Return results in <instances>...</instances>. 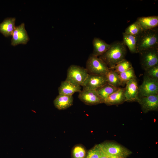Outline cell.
I'll return each instance as SVG.
<instances>
[{"label":"cell","instance_id":"1","mask_svg":"<svg viewBox=\"0 0 158 158\" xmlns=\"http://www.w3.org/2000/svg\"><path fill=\"white\" fill-rule=\"evenodd\" d=\"M126 53V45L123 42L116 41L111 44L109 49L98 57L109 68L125 59Z\"/></svg>","mask_w":158,"mask_h":158},{"label":"cell","instance_id":"2","mask_svg":"<svg viewBox=\"0 0 158 158\" xmlns=\"http://www.w3.org/2000/svg\"><path fill=\"white\" fill-rule=\"evenodd\" d=\"M137 47L138 53L147 49L158 47L157 28L143 31L138 37Z\"/></svg>","mask_w":158,"mask_h":158},{"label":"cell","instance_id":"3","mask_svg":"<svg viewBox=\"0 0 158 158\" xmlns=\"http://www.w3.org/2000/svg\"><path fill=\"white\" fill-rule=\"evenodd\" d=\"M88 75L86 68L72 65L67 69L66 80L76 86L83 87Z\"/></svg>","mask_w":158,"mask_h":158},{"label":"cell","instance_id":"4","mask_svg":"<svg viewBox=\"0 0 158 158\" xmlns=\"http://www.w3.org/2000/svg\"><path fill=\"white\" fill-rule=\"evenodd\" d=\"M86 66L89 74L105 75L109 69L103 61L92 54L87 61Z\"/></svg>","mask_w":158,"mask_h":158},{"label":"cell","instance_id":"5","mask_svg":"<svg viewBox=\"0 0 158 158\" xmlns=\"http://www.w3.org/2000/svg\"><path fill=\"white\" fill-rule=\"evenodd\" d=\"M98 145L101 150L105 154L118 158H125L132 153L129 150L114 142H107Z\"/></svg>","mask_w":158,"mask_h":158},{"label":"cell","instance_id":"6","mask_svg":"<svg viewBox=\"0 0 158 158\" xmlns=\"http://www.w3.org/2000/svg\"><path fill=\"white\" fill-rule=\"evenodd\" d=\"M139 53L141 66L145 71L158 65V47L145 50Z\"/></svg>","mask_w":158,"mask_h":158},{"label":"cell","instance_id":"7","mask_svg":"<svg viewBox=\"0 0 158 158\" xmlns=\"http://www.w3.org/2000/svg\"><path fill=\"white\" fill-rule=\"evenodd\" d=\"M158 95V80L147 75L138 87L139 98Z\"/></svg>","mask_w":158,"mask_h":158},{"label":"cell","instance_id":"8","mask_svg":"<svg viewBox=\"0 0 158 158\" xmlns=\"http://www.w3.org/2000/svg\"><path fill=\"white\" fill-rule=\"evenodd\" d=\"M78 97L86 105H95L103 103L96 90H90L84 87L79 92Z\"/></svg>","mask_w":158,"mask_h":158},{"label":"cell","instance_id":"9","mask_svg":"<svg viewBox=\"0 0 158 158\" xmlns=\"http://www.w3.org/2000/svg\"><path fill=\"white\" fill-rule=\"evenodd\" d=\"M12 36L11 44L13 46L20 44H26L30 40L23 23L16 27Z\"/></svg>","mask_w":158,"mask_h":158},{"label":"cell","instance_id":"10","mask_svg":"<svg viewBox=\"0 0 158 158\" xmlns=\"http://www.w3.org/2000/svg\"><path fill=\"white\" fill-rule=\"evenodd\" d=\"M107 83L104 75L89 74L83 87L90 90H96Z\"/></svg>","mask_w":158,"mask_h":158},{"label":"cell","instance_id":"11","mask_svg":"<svg viewBox=\"0 0 158 158\" xmlns=\"http://www.w3.org/2000/svg\"><path fill=\"white\" fill-rule=\"evenodd\" d=\"M137 102L144 112L157 110L158 108V95L139 98Z\"/></svg>","mask_w":158,"mask_h":158},{"label":"cell","instance_id":"12","mask_svg":"<svg viewBox=\"0 0 158 158\" xmlns=\"http://www.w3.org/2000/svg\"><path fill=\"white\" fill-rule=\"evenodd\" d=\"M126 84L124 91L126 101H137L139 99L138 87L136 78L130 80Z\"/></svg>","mask_w":158,"mask_h":158},{"label":"cell","instance_id":"13","mask_svg":"<svg viewBox=\"0 0 158 158\" xmlns=\"http://www.w3.org/2000/svg\"><path fill=\"white\" fill-rule=\"evenodd\" d=\"M73 96L59 94L54 99L53 103L55 107L59 110L66 109L73 104Z\"/></svg>","mask_w":158,"mask_h":158},{"label":"cell","instance_id":"14","mask_svg":"<svg viewBox=\"0 0 158 158\" xmlns=\"http://www.w3.org/2000/svg\"><path fill=\"white\" fill-rule=\"evenodd\" d=\"M125 88L119 87L110 95L104 101L108 105H117L126 101L124 95Z\"/></svg>","mask_w":158,"mask_h":158},{"label":"cell","instance_id":"15","mask_svg":"<svg viewBox=\"0 0 158 158\" xmlns=\"http://www.w3.org/2000/svg\"><path fill=\"white\" fill-rule=\"evenodd\" d=\"M142 30H146L156 28L158 25V16H152L138 18L136 20Z\"/></svg>","mask_w":158,"mask_h":158},{"label":"cell","instance_id":"16","mask_svg":"<svg viewBox=\"0 0 158 158\" xmlns=\"http://www.w3.org/2000/svg\"><path fill=\"white\" fill-rule=\"evenodd\" d=\"M93 50L92 54L99 57L105 53L109 48L110 44H109L100 38L95 37L92 41Z\"/></svg>","mask_w":158,"mask_h":158},{"label":"cell","instance_id":"17","mask_svg":"<svg viewBox=\"0 0 158 158\" xmlns=\"http://www.w3.org/2000/svg\"><path fill=\"white\" fill-rule=\"evenodd\" d=\"M80 86L75 85L65 80L62 81L58 88L59 94L73 96L76 92H80L81 91Z\"/></svg>","mask_w":158,"mask_h":158},{"label":"cell","instance_id":"18","mask_svg":"<svg viewBox=\"0 0 158 158\" xmlns=\"http://www.w3.org/2000/svg\"><path fill=\"white\" fill-rule=\"evenodd\" d=\"M15 18H7L0 23V32L5 37L12 35L16 28Z\"/></svg>","mask_w":158,"mask_h":158},{"label":"cell","instance_id":"19","mask_svg":"<svg viewBox=\"0 0 158 158\" xmlns=\"http://www.w3.org/2000/svg\"><path fill=\"white\" fill-rule=\"evenodd\" d=\"M123 42L133 53H138L137 44L138 37L126 33H123Z\"/></svg>","mask_w":158,"mask_h":158},{"label":"cell","instance_id":"20","mask_svg":"<svg viewBox=\"0 0 158 158\" xmlns=\"http://www.w3.org/2000/svg\"><path fill=\"white\" fill-rule=\"evenodd\" d=\"M104 75L107 83L115 87H119L120 84L119 74L116 72L109 69Z\"/></svg>","mask_w":158,"mask_h":158},{"label":"cell","instance_id":"21","mask_svg":"<svg viewBox=\"0 0 158 158\" xmlns=\"http://www.w3.org/2000/svg\"><path fill=\"white\" fill-rule=\"evenodd\" d=\"M118 88L107 83L96 90L104 103V100Z\"/></svg>","mask_w":158,"mask_h":158},{"label":"cell","instance_id":"22","mask_svg":"<svg viewBox=\"0 0 158 158\" xmlns=\"http://www.w3.org/2000/svg\"><path fill=\"white\" fill-rule=\"evenodd\" d=\"M132 67L131 63L125 59L109 68L114 70L119 74Z\"/></svg>","mask_w":158,"mask_h":158},{"label":"cell","instance_id":"23","mask_svg":"<svg viewBox=\"0 0 158 158\" xmlns=\"http://www.w3.org/2000/svg\"><path fill=\"white\" fill-rule=\"evenodd\" d=\"M120 86H123L129 80L136 78L134 71L133 67L129 70L119 74Z\"/></svg>","mask_w":158,"mask_h":158},{"label":"cell","instance_id":"24","mask_svg":"<svg viewBox=\"0 0 158 158\" xmlns=\"http://www.w3.org/2000/svg\"><path fill=\"white\" fill-rule=\"evenodd\" d=\"M143 30L139 23L136 21L130 24L126 29L125 32L138 37L142 32Z\"/></svg>","mask_w":158,"mask_h":158},{"label":"cell","instance_id":"25","mask_svg":"<svg viewBox=\"0 0 158 158\" xmlns=\"http://www.w3.org/2000/svg\"><path fill=\"white\" fill-rule=\"evenodd\" d=\"M87 152L85 148L82 145H75L72 151V158H85Z\"/></svg>","mask_w":158,"mask_h":158},{"label":"cell","instance_id":"26","mask_svg":"<svg viewBox=\"0 0 158 158\" xmlns=\"http://www.w3.org/2000/svg\"><path fill=\"white\" fill-rule=\"evenodd\" d=\"M101 154V150L97 145L87 152L85 158H100Z\"/></svg>","mask_w":158,"mask_h":158},{"label":"cell","instance_id":"27","mask_svg":"<svg viewBox=\"0 0 158 158\" xmlns=\"http://www.w3.org/2000/svg\"><path fill=\"white\" fill-rule=\"evenodd\" d=\"M146 75L152 79L158 80V65L145 71Z\"/></svg>","mask_w":158,"mask_h":158},{"label":"cell","instance_id":"28","mask_svg":"<svg viewBox=\"0 0 158 158\" xmlns=\"http://www.w3.org/2000/svg\"><path fill=\"white\" fill-rule=\"evenodd\" d=\"M101 150V154L100 158H118L115 157L107 155L104 153Z\"/></svg>","mask_w":158,"mask_h":158},{"label":"cell","instance_id":"29","mask_svg":"<svg viewBox=\"0 0 158 158\" xmlns=\"http://www.w3.org/2000/svg\"></svg>","mask_w":158,"mask_h":158}]
</instances>
